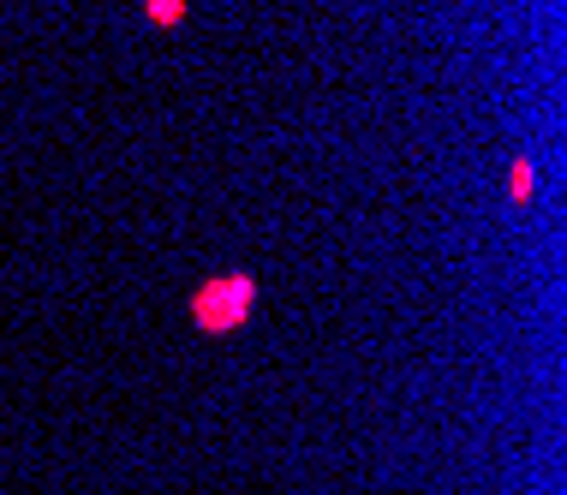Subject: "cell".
Returning <instances> with one entry per match:
<instances>
[{
  "mask_svg": "<svg viewBox=\"0 0 567 495\" xmlns=\"http://www.w3.org/2000/svg\"><path fill=\"white\" fill-rule=\"evenodd\" d=\"M532 197H538V174H532V162H514V174H508V204L526 209Z\"/></svg>",
  "mask_w": 567,
  "mask_h": 495,
  "instance_id": "cell-3",
  "label": "cell"
},
{
  "mask_svg": "<svg viewBox=\"0 0 567 495\" xmlns=\"http://www.w3.org/2000/svg\"><path fill=\"white\" fill-rule=\"evenodd\" d=\"M186 12H192V0H144V19L156 24V30H174V24H186Z\"/></svg>",
  "mask_w": 567,
  "mask_h": 495,
  "instance_id": "cell-2",
  "label": "cell"
},
{
  "mask_svg": "<svg viewBox=\"0 0 567 495\" xmlns=\"http://www.w3.org/2000/svg\"><path fill=\"white\" fill-rule=\"evenodd\" d=\"M251 311H257V281L239 269H227V275H216V281H204L192 292V322L204 334H234V329H245Z\"/></svg>",
  "mask_w": 567,
  "mask_h": 495,
  "instance_id": "cell-1",
  "label": "cell"
}]
</instances>
